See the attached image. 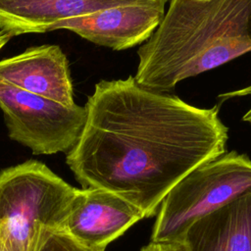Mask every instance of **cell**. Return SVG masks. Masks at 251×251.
<instances>
[{
    "label": "cell",
    "instance_id": "cell-6",
    "mask_svg": "<svg viewBox=\"0 0 251 251\" xmlns=\"http://www.w3.org/2000/svg\"><path fill=\"white\" fill-rule=\"evenodd\" d=\"M145 218L123 197L101 188L77 189L64 230L94 251H105L113 240Z\"/></svg>",
    "mask_w": 251,
    "mask_h": 251
},
{
    "label": "cell",
    "instance_id": "cell-13",
    "mask_svg": "<svg viewBox=\"0 0 251 251\" xmlns=\"http://www.w3.org/2000/svg\"><path fill=\"white\" fill-rule=\"evenodd\" d=\"M245 95H251V85L247 86V87H243L241 89H237V90H233V91H229L226 93H223L219 95V98L226 100V99H230V98H234V97H240V96H245ZM242 120L244 122H248L251 124V108L244 114Z\"/></svg>",
    "mask_w": 251,
    "mask_h": 251
},
{
    "label": "cell",
    "instance_id": "cell-14",
    "mask_svg": "<svg viewBox=\"0 0 251 251\" xmlns=\"http://www.w3.org/2000/svg\"><path fill=\"white\" fill-rule=\"evenodd\" d=\"M0 251H23L22 248L7 234L3 226H0Z\"/></svg>",
    "mask_w": 251,
    "mask_h": 251
},
{
    "label": "cell",
    "instance_id": "cell-7",
    "mask_svg": "<svg viewBox=\"0 0 251 251\" xmlns=\"http://www.w3.org/2000/svg\"><path fill=\"white\" fill-rule=\"evenodd\" d=\"M164 15L165 6H120L59 22L49 31L68 29L92 43L121 51L147 41Z\"/></svg>",
    "mask_w": 251,
    "mask_h": 251
},
{
    "label": "cell",
    "instance_id": "cell-4",
    "mask_svg": "<svg viewBox=\"0 0 251 251\" xmlns=\"http://www.w3.org/2000/svg\"><path fill=\"white\" fill-rule=\"evenodd\" d=\"M251 191V159L236 151L193 169L163 199L151 242H181L201 218Z\"/></svg>",
    "mask_w": 251,
    "mask_h": 251
},
{
    "label": "cell",
    "instance_id": "cell-5",
    "mask_svg": "<svg viewBox=\"0 0 251 251\" xmlns=\"http://www.w3.org/2000/svg\"><path fill=\"white\" fill-rule=\"evenodd\" d=\"M0 109L9 137L35 155L68 153L86 119L85 106H66L1 80Z\"/></svg>",
    "mask_w": 251,
    "mask_h": 251
},
{
    "label": "cell",
    "instance_id": "cell-12",
    "mask_svg": "<svg viewBox=\"0 0 251 251\" xmlns=\"http://www.w3.org/2000/svg\"><path fill=\"white\" fill-rule=\"evenodd\" d=\"M140 251H187L183 241L171 243H154L151 242L142 247Z\"/></svg>",
    "mask_w": 251,
    "mask_h": 251
},
{
    "label": "cell",
    "instance_id": "cell-8",
    "mask_svg": "<svg viewBox=\"0 0 251 251\" xmlns=\"http://www.w3.org/2000/svg\"><path fill=\"white\" fill-rule=\"evenodd\" d=\"M0 80L66 106L75 104L69 62L58 45L29 47L1 60Z\"/></svg>",
    "mask_w": 251,
    "mask_h": 251
},
{
    "label": "cell",
    "instance_id": "cell-3",
    "mask_svg": "<svg viewBox=\"0 0 251 251\" xmlns=\"http://www.w3.org/2000/svg\"><path fill=\"white\" fill-rule=\"evenodd\" d=\"M77 188L36 160L0 172V226L23 251H35L42 229L64 230Z\"/></svg>",
    "mask_w": 251,
    "mask_h": 251
},
{
    "label": "cell",
    "instance_id": "cell-9",
    "mask_svg": "<svg viewBox=\"0 0 251 251\" xmlns=\"http://www.w3.org/2000/svg\"><path fill=\"white\" fill-rule=\"evenodd\" d=\"M169 0H0V29L13 36L42 33L59 23L128 5L165 6Z\"/></svg>",
    "mask_w": 251,
    "mask_h": 251
},
{
    "label": "cell",
    "instance_id": "cell-10",
    "mask_svg": "<svg viewBox=\"0 0 251 251\" xmlns=\"http://www.w3.org/2000/svg\"><path fill=\"white\" fill-rule=\"evenodd\" d=\"M183 242L187 251H251V191L192 224Z\"/></svg>",
    "mask_w": 251,
    "mask_h": 251
},
{
    "label": "cell",
    "instance_id": "cell-16",
    "mask_svg": "<svg viewBox=\"0 0 251 251\" xmlns=\"http://www.w3.org/2000/svg\"><path fill=\"white\" fill-rule=\"evenodd\" d=\"M200 1H209V0H200Z\"/></svg>",
    "mask_w": 251,
    "mask_h": 251
},
{
    "label": "cell",
    "instance_id": "cell-11",
    "mask_svg": "<svg viewBox=\"0 0 251 251\" xmlns=\"http://www.w3.org/2000/svg\"><path fill=\"white\" fill-rule=\"evenodd\" d=\"M35 251H94L78 243L65 230L42 229Z\"/></svg>",
    "mask_w": 251,
    "mask_h": 251
},
{
    "label": "cell",
    "instance_id": "cell-2",
    "mask_svg": "<svg viewBox=\"0 0 251 251\" xmlns=\"http://www.w3.org/2000/svg\"><path fill=\"white\" fill-rule=\"evenodd\" d=\"M251 51V0H170L137 51L135 81L170 93L182 79Z\"/></svg>",
    "mask_w": 251,
    "mask_h": 251
},
{
    "label": "cell",
    "instance_id": "cell-1",
    "mask_svg": "<svg viewBox=\"0 0 251 251\" xmlns=\"http://www.w3.org/2000/svg\"><path fill=\"white\" fill-rule=\"evenodd\" d=\"M84 106L69 168L83 188L109 190L145 218L188 173L226 152L228 128L218 105H190L140 86L132 75L100 80Z\"/></svg>",
    "mask_w": 251,
    "mask_h": 251
},
{
    "label": "cell",
    "instance_id": "cell-15",
    "mask_svg": "<svg viewBox=\"0 0 251 251\" xmlns=\"http://www.w3.org/2000/svg\"><path fill=\"white\" fill-rule=\"evenodd\" d=\"M13 37V35L6 30L0 29V49H2V47L4 45H6L8 43V41Z\"/></svg>",
    "mask_w": 251,
    "mask_h": 251
}]
</instances>
